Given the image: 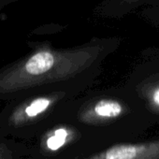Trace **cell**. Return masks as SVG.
I'll return each mask as SVG.
<instances>
[{"label":"cell","instance_id":"obj_1","mask_svg":"<svg viewBox=\"0 0 159 159\" xmlns=\"http://www.w3.org/2000/svg\"><path fill=\"white\" fill-rule=\"evenodd\" d=\"M104 53L101 44L68 50L40 47L0 68V100L52 90L81 96L98 77Z\"/></svg>","mask_w":159,"mask_h":159},{"label":"cell","instance_id":"obj_2","mask_svg":"<svg viewBox=\"0 0 159 159\" xmlns=\"http://www.w3.org/2000/svg\"><path fill=\"white\" fill-rule=\"evenodd\" d=\"M79 96L64 90L28 94L9 100L0 111V133L21 141H33L60 120L65 107Z\"/></svg>","mask_w":159,"mask_h":159},{"label":"cell","instance_id":"obj_3","mask_svg":"<svg viewBox=\"0 0 159 159\" xmlns=\"http://www.w3.org/2000/svg\"><path fill=\"white\" fill-rule=\"evenodd\" d=\"M32 142L42 159H61L91 149L86 137L63 120L52 125Z\"/></svg>","mask_w":159,"mask_h":159},{"label":"cell","instance_id":"obj_4","mask_svg":"<svg viewBox=\"0 0 159 159\" xmlns=\"http://www.w3.org/2000/svg\"><path fill=\"white\" fill-rule=\"evenodd\" d=\"M61 159H159V140L137 143L117 142Z\"/></svg>","mask_w":159,"mask_h":159},{"label":"cell","instance_id":"obj_5","mask_svg":"<svg viewBox=\"0 0 159 159\" xmlns=\"http://www.w3.org/2000/svg\"><path fill=\"white\" fill-rule=\"evenodd\" d=\"M0 159H42L37 149L25 141L0 133Z\"/></svg>","mask_w":159,"mask_h":159},{"label":"cell","instance_id":"obj_6","mask_svg":"<svg viewBox=\"0 0 159 159\" xmlns=\"http://www.w3.org/2000/svg\"><path fill=\"white\" fill-rule=\"evenodd\" d=\"M149 101L151 105L156 109L159 110V84L154 86L149 93Z\"/></svg>","mask_w":159,"mask_h":159},{"label":"cell","instance_id":"obj_7","mask_svg":"<svg viewBox=\"0 0 159 159\" xmlns=\"http://www.w3.org/2000/svg\"><path fill=\"white\" fill-rule=\"evenodd\" d=\"M142 1V0H125V2L127 4H130V5H134V4H137L139 2Z\"/></svg>","mask_w":159,"mask_h":159}]
</instances>
